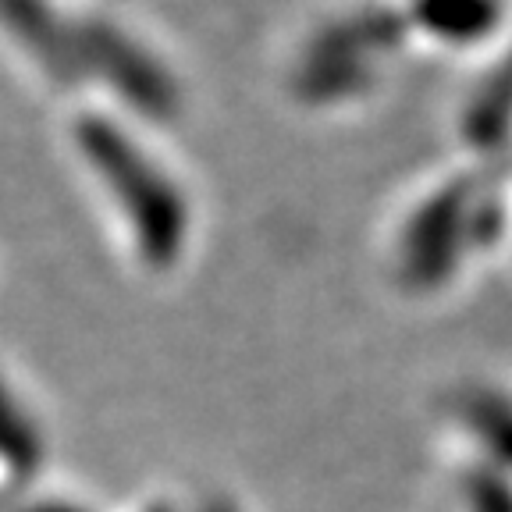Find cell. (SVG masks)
Segmentation results:
<instances>
[{"label": "cell", "mask_w": 512, "mask_h": 512, "mask_svg": "<svg viewBox=\"0 0 512 512\" xmlns=\"http://www.w3.org/2000/svg\"><path fill=\"white\" fill-rule=\"evenodd\" d=\"M420 18L452 40H470L491 29V22L498 18V4L495 0H424Z\"/></svg>", "instance_id": "6da1fadb"}]
</instances>
